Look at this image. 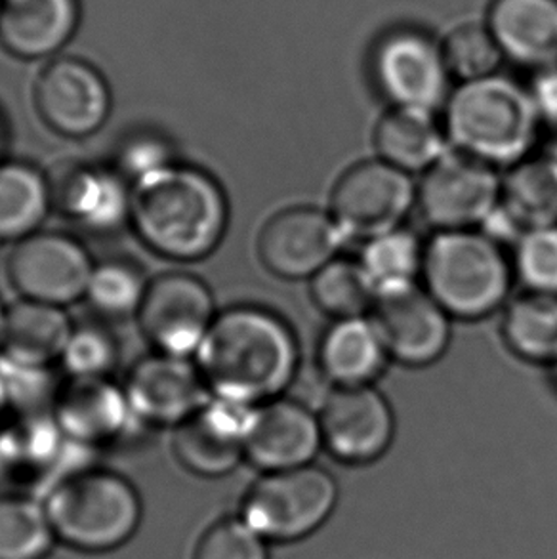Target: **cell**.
Wrapping results in <instances>:
<instances>
[{
	"mask_svg": "<svg viewBox=\"0 0 557 559\" xmlns=\"http://www.w3.org/2000/svg\"><path fill=\"white\" fill-rule=\"evenodd\" d=\"M441 50L449 73L462 83L497 75L500 61L505 58L489 27L475 23L452 31Z\"/></svg>",
	"mask_w": 557,
	"mask_h": 559,
	"instance_id": "obj_34",
	"label": "cell"
},
{
	"mask_svg": "<svg viewBox=\"0 0 557 559\" xmlns=\"http://www.w3.org/2000/svg\"><path fill=\"white\" fill-rule=\"evenodd\" d=\"M35 107L40 121L58 136L84 140L106 124L111 91L106 76L75 56L46 63L35 83Z\"/></svg>",
	"mask_w": 557,
	"mask_h": 559,
	"instance_id": "obj_11",
	"label": "cell"
},
{
	"mask_svg": "<svg viewBox=\"0 0 557 559\" xmlns=\"http://www.w3.org/2000/svg\"><path fill=\"white\" fill-rule=\"evenodd\" d=\"M512 258L479 229L436 231L426 242L422 287L452 319L489 318L510 302Z\"/></svg>",
	"mask_w": 557,
	"mask_h": 559,
	"instance_id": "obj_4",
	"label": "cell"
},
{
	"mask_svg": "<svg viewBox=\"0 0 557 559\" xmlns=\"http://www.w3.org/2000/svg\"><path fill=\"white\" fill-rule=\"evenodd\" d=\"M500 204L523 231L557 226V160L529 155L502 176Z\"/></svg>",
	"mask_w": 557,
	"mask_h": 559,
	"instance_id": "obj_27",
	"label": "cell"
},
{
	"mask_svg": "<svg viewBox=\"0 0 557 559\" xmlns=\"http://www.w3.org/2000/svg\"><path fill=\"white\" fill-rule=\"evenodd\" d=\"M332 214L300 204L278 211L258 235V258L268 272L281 280H311L340 257L346 242Z\"/></svg>",
	"mask_w": 557,
	"mask_h": 559,
	"instance_id": "obj_12",
	"label": "cell"
},
{
	"mask_svg": "<svg viewBox=\"0 0 557 559\" xmlns=\"http://www.w3.org/2000/svg\"><path fill=\"white\" fill-rule=\"evenodd\" d=\"M339 484L316 464L270 472L242 499L241 518L272 543H298L321 530L339 504Z\"/></svg>",
	"mask_w": 557,
	"mask_h": 559,
	"instance_id": "obj_6",
	"label": "cell"
},
{
	"mask_svg": "<svg viewBox=\"0 0 557 559\" xmlns=\"http://www.w3.org/2000/svg\"><path fill=\"white\" fill-rule=\"evenodd\" d=\"M254 408L209 397L174 428L173 449L183 468L201 477H224L247 461Z\"/></svg>",
	"mask_w": 557,
	"mask_h": 559,
	"instance_id": "obj_15",
	"label": "cell"
},
{
	"mask_svg": "<svg viewBox=\"0 0 557 559\" xmlns=\"http://www.w3.org/2000/svg\"><path fill=\"white\" fill-rule=\"evenodd\" d=\"M323 447L347 466L382 459L395 438V415L375 385L336 388L319 413Z\"/></svg>",
	"mask_w": 557,
	"mask_h": 559,
	"instance_id": "obj_13",
	"label": "cell"
},
{
	"mask_svg": "<svg viewBox=\"0 0 557 559\" xmlns=\"http://www.w3.org/2000/svg\"><path fill=\"white\" fill-rule=\"evenodd\" d=\"M52 415L63 436L84 449L111 445L143 426L125 388L109 378H68L56 395Z\"/></svg>",
	"mask_w": 557,
	"mask_h": 559,
	"instance_id": "obj_18",
	"label": "cell"
},
{
	"mask_svg": "<svg viewBox=\"0 0 557 559\" xmlns=\"http://www.w3.org/2000/svg\"><path fill=\"white\" fill-rule=\"evenodd\" d=\"M8 420H10V408H8L7 395L0 385V431L7 428Z\"/></svg>",
	"mask_w": 557,
	"mask_h": 559,
	"instance_id": "obj_40",
	"label": "cell"
},
{
	"mask_svg": "<svg viewBox=\"0 0 557 559\" xmlns=\"http://www.w3.org/2000/svg\"><path fill=\"white\" fill-rule=\"evenodd\" d=\"M81 20L79 0H2L0 45L22 60L60 52Z\"/></svg>",
	"mask_w": 557,
	"mask_h": 559,
	"instance_id": "obj_21",
	"label": "cell"
},
{
	"mask_svg": "<svg viewBox=\"0 0 557 559\" xmlns=\"http://www.w3.org/2000/svg\"><path fill=\"white\" fill-rule=\"evenodd\" d=\"M56 543L45 502L25 492L0 495V559H46Z\"/></svg>",
	"mask_w": 557,
	"mask_h": 559,
	"instance_id": "obj_30",
	"label": "cell"
},
{
	"mask_svg": "<svg viewBox=\"0 0 557 559\" xmlns=\"http://www.w3.org/2000/svg\"><path fill=\"white\" fill-rule=\"evenodd\" d=\"M45 508L58 543L88 554L127 545L143 515L137 487L104 468H79L58 477L46 495Z\"/></svg>",
	"mask_w": 557,
	"mask_h": 559,
	"instance_id": "obj_5",
	"label": "cell"
},
{
	"mask_svg": "<svg viewBox=\"0 0 557 559\" xmlns=\"http://www.w3.org/2000/svg\"><path fill=\"white\" fill-rule=\"evenodd\" d=\"M52 209L91 235H114L130 226L132 183L115 167L66 163L48 176Z\"/></svg>",
	"mask_w": 557,
	"mask_h": 559,
	"instance_id": "obj_16",
	"label": "cell"
},
{
	"mask_svg": "<svg viewBox=\"0 0 557 559\" xmlns=\"http://www.w3.org/2000/svg\"><path fill=\"white\" fill-rule=\"evenodd\" d=\"M73 329L66 308L22 298L8 308L7 338L0 354L52 367L54 361H60Z\"/></svg>",
	"mask_w": 557,
	"mask_h": 559,
	"instance_id": "obj_25",
	"label": "cell"
},
{
	"mask_svg": "<svg viewBox=\"0 0 557 559\" xmlns=\"http://www.w3.org/2000/svg\"><path fill=\"white\" fill-rule=\"evenodd\" d=\"M510 258L513 275L525 290L557 296V226L528 229Z\"/></svg>",
	"mask_w": 557,
	"mask_h": 559,
	"instance_id": "obj_35",
	"label": "cell"
},
{
	"mask_svg": "<svg viewBox=\"0 0 557 559\" xmlns=\"http://www.w3.org/2000/svg\"><path fill=\"white\" fill-rule=\"evenodd\" d=\"M498 168L451 152L422 175L416 204L436 231L479 229L497 209L502 193Z\"/></svg>",
	"mask_w": 557,
	"mask_h": 559,
	"instance_id": "obj_8",
	"label": "cell"
},
{
	"mask_svg": "<svg viewBox=\"0 0 557 559\" xmlns=\"http://www.w3.org/2000/svg\"><path fill=\"white\" fill-rule=\"evenodd\" d=\"M176 163L174 145L158 130L140 129L122 138L117 145L114 167L130 183L138 182L143 176L168 167Z\"/></svg>",
	"mask_w": 557,
	"mask_h": 559,
	"instance_id": "obj_38",
	"label": "cell"
},
{
	"mask_svg": "<svg viewBox=\"0 0 557 559\" xmlns=\"http://www.w3.org/2000/svg\"><path fill=\"white\" fill-rule=\"evenodd\" d=\"M390 359L372 316L334 319L317 349L319 369L336 388L375 384Z\"/></svg>",
	"mask_w": 557,
	"mask_h": 559,
	"instance_id": "obj_22",
	"label": "cell"
},
{
	"mask_svg": "<svg viewBox=\"0 0 557 559\" xmlns=\"http://www.w3.org/2000/svg\"><path fill=\"white\" fill-rule=\"evenodd\" d=\"M2 247H4V241H0V260H2V252H4V249H2Z\"/></svg>",
	"mask_w": 557,
	"mask_h": 559,
	"instance_id": "obj_44",
	"label": "cell"
},
{
	"mask_svg": "<svg viewBox=\"0 0 557 559\" xmlns=\"http://www.w3.org/2000/svg\"><path fill=\"white\" fill-rule=\"evenodd\" d=\"M502 336L512 354L531 364L557 365V296L529 293L506 304Z\"/></svg>",
	"mask_w": 557,
	"mask_h": 559,
	"instance_id": "obj_29",
	"label": "cell"
},
{
	"mask_svg": "<svg viewBox=\"0 0 557 559\" xmlns=\"http://www.w3.org/2000/svg\"><path fill=\"white\" fill-rule=\"evenodd\" d=\"M554 372H556V380H557V365L554 367Z\"/></svg>",
	"mask_w": 557,
	"mask_h": 559,
	"instance_id": "obj_45",
	"label": "cell"
},
{
	"mask_svg": "<svg viewBox=\"0 0 557 559\" xmlns=\"http://www.w3.org/2000/svg\"><path fill=\"white\" fill-rule=\"evenodd\" d=\"M7 150V124L0 117V160H2V153Z\"/></svg>",
	"mask_w": 557,
	"mask_h": 559,
	"instance_id": "obj_42",
	"label": "cell"
},
{
	"mask_svg": "<svg viewBox=\"0 0 557 559\" xmlns=\"http://www.w3.org/2000/svg\"><path fill=\"white\" fill-rule=\"evenodd\" d=\"M424 250L426 245L407 227H398L363 242L357 260L377 300L420 287Z\"/></svg>",
	"mask_w": 557,
	"mask_h": 559,
	"instance_id": "obj_28",
	"label": "cell"
},
{
	"mask_svg": "<svg viewBox=\"0 0 557 559\" xmlns=\"http://www.w3.org/2000/svg\"><path fill=\"white\" fill-rule=\"evenodd\" d=\"M7 319L8 308H4V304L0 302V352L4 348V338H7Z\"/></svg>",
	"mask_w": 557,
	"mask_h": 559,
	"instance_id": "obj_41",
	"label": "cell"
},
{
	"mask_svg": "<svg viewBox=\"0 0 557 559\" xmlns=\"http://www.w3.org/2000/svg\"><path fill=\"white\" fill-rule=\"evenodd\" d=\"M0 8H2V0H0Z\"/></svg>",
	"mask_w": 557,
	"mask_h": 559,
	"instance_id": "obj_46",
	"label": "cell"
},
{
	"mask_svg": "<svg viewBox=\"0 0 557 559\" xmlns=\"http://www.w3.org/2000/svg\"><path fill=\"white\" fill-rule=\"evenodd\" d=\"M311 300L332 319L369 316L377 296L359 260L334 258L311 277Z\"/></svg>",
	"mask_w": 557,
	"mask_h": 559,
	"instance_id": "obj_31",
	"label": "cell"
},
{
	"mask_svg": "<svg viewBox=\"0 0 557 559\" xmlns=\"http://www.w3.org/2000/svg\"><path fill=\"white\" fill-rule=\"evenodd\" d=\"M449 79L443 50L416 31L388 35L375 52V81L392 107L436 111L451 96Z\"/></svg>",
	"mask_w": 557,
	"mask_h": 559,
	"instance_id": "obj_14",
	"label": "cell"
},
{
	"mask_svg": "<svg viewBox=\"0 0 557 559\" xmlns=\"http://www.w3.org/2000/svg\"><path fill=\"white\" fill-rule=\"evenodd\" d=\"M50 211L48 176L23 160H0V241L37 234Z\"/></svg>",
	"mask_w": 557,
	"mask_h": 559,
	"instance_id": "obj_26",
	"label": "cell"
},
{
	"mask_svg": "<svg viewBox=\"0 0 557 559\" xmlns=\"http://www.w3.org/2000/svg\"><path fill=\"white\" fill-rule=\"evenodd\" d=\"M489 29L500 50L520 66H557V0H495Z\"/></svg>",
	"mask_w": 557,
	"mask_h": 559,
	"instance_id": "obj_23",
	"label": "cell"
},
{
	"mask_svg": "<svg viewBox=\"0 0 557 559\" xmlns=\"http://www.w3.org/2000/svg\"><path fill=\"white\" fill-rule=\"evenodd\" d=\"M193 559H270V543L241 515L227 518L206 530Z\"/></svg>",
	"mask_w": 557,
	"mask_h": 559,
	"instance_id": "obj_37",
	"label": "cell"
},
{
	"mask_svg": "<svg viewBox=\"0 0 557 559\" xmlns=\"http://www.w3.org/2000/svg\"><path fill=\"white\" fill-rule=\"evenodd\" d=\"M193 361L212 397L258 407L293 384L300 344L285 319L245 304L220 311Z\"/></svg>",
	"mask_w": 557,
	"mask_h": 559,
	"instance_id": "obj_1",
	"label": "cell"
},
{
	"mask_svg": "<svg viewBox=\"0 0 557 559\" xmlns=\"http://www.w3.org/2000/svg\"><path fill=\"white\" fill-rule=\"evenodd\" d=\"M321 449L319 415L300 401L277 397L254 408L247 461L264 474L311 466Z\"/></svg>",
	"mask_w": 557,
	"mask_h": 559,
	"instance_id": "obj_20",
	"label": "cell"
},
{
	"mask_svg": "<svg viewBox=\"0 0 557 559\" xmlns=\"http://www.w3.org/2000/svg\"><path fill=\"white\" fill-rule=\"evenodd\" d=\"M372 319L390 357L407 367L436 364L451 344L452 318L422 285L378 298Z\"/></svg>",
	"mask_w": 557,
	"mask_h": 559,
	"instance_id": "obj_19",
	"label": "cell"
},
{
	"mask_svg": "<svg viewBox=\"0 0 557 559\" xmlns=\"http://www.w3.org/2000/svg\"><path fill=\"white\" fill-rule=\"evenodd\" d=\"M216 316L214 296L203 280L168 272L150 281L137 319L155 352L193 359Z\"/></svg>",
	"mask_w": 557,
	"mask_h": 559,
	"instance_id": "obj_9",
	"label": "cell"
},
{
	"mask_svg": "<svg viewBox=\"0 0 557 559\" xmlns=\"http://www.w3.org/2000/svg\"><path fill=\"white\" fill-rule=\"evenodd\" d=\"M548 155H552L554 159L557 160V132H556V140H554V144H552L550 152H548Z\"/></svg>",
	"mask_w": 557,
	"mask_h": 559,
	"instance_id": "obj_43",
	"label": "cell"
},
{
	"mask_svg": "<svg viewBox=\"0 0 557 559\" xmlns=\"http://www.w3.org/2000/svg\"><path fill=\"white\" fill-rule=\"evenodd\" d=\"M94 262L71 235L40 231L14 245L8 280L23 300L68 308L86 295Z\"/></svg>",
	"mask_w": 557,
	"mask_h": 559,
	"instance_id": "obj_10",
	"label": "cell"
},
{
	"mask_svg": "<svg viewBox=\"0 0 557 559\" xmlns=\"http://www.w3.org/2000/svg\"><path fill=\"white\" fill-rule=\"evenodd\" d=\"M378 159L407 175H424L451 152V142L436 111L392 107L375 129Z\"/></svg>",
	"mask_w": 557,
	"mask_h": 559,
	"instance_id": "obj_24",
	"label": "cell"
},
{
	"mask_svg": "<svg viewBox=\"0 0 557 559\" xmlns=\"http://www.w3.org/2000/svg\"><path fill=\"white\" fill-rule=\"evenodd\" d=\"M122 388L143 426L176 428L211 397L193 359L158 352L132 365Z\"/></svg>",
	"mask_w": 557,
	"mask_h": 559,
	"instance_id": "obj_17",
	"label": "cell"
},
{
	"mask_svg": "<svg viewBox=\"0 0 557 559\" xmlns=\"http://www.w3.org/2000/svg\"><path fill=\"white\" fill-rule=\"evenodd\" d=\"M227 224L226 191L203 168L173 163L132 183L130 227L158 257L176 262L211 257Z\"/></svg>",
	"mask_w": 557,
	"mask_h": 559,
	"instance_id": "obj_2",
	"label": "cell"
},
{
	"mask_svg": "<svg viewBox=\"0 0 557 559\" xmlns=\"http://www.w3.org/2000/svg\"><path fill=\"white\" fill-rule=\"evenodd\" d=\"M68 378H109L119 364V344L107 326H75L60 357Z\"/></svg>",
	"mask_w": 557,
	"mask_h": 559,
	"instance_id": "obj_36",
	"label": "cell"
},
{
	"mask_svg": "<svg viewBox=\"0 0 557 559\" xmlns=\"http://www.w3.org/2000/svg\"><path fill=\"white\" fill-rule=\"evenodd\" d=\"M415 204L411 175L377 157L355 163L340 175L329 212L347 241L365 242L403 227Z\"/></svg>",
	"mask_w": 557,
	"mask_h": 559,
	"instance_id": "obj_7",
	"label": "cell"
},
{
	"mask_svg": "<svg viewBox=\"0 0 557 559\" xmlns=\"http://www.w3.org/2000/svg\"><path fill=\"white\" fill-rule=\"evenodd\" d=\"M541 124L557 132V66L541 69L529 88Z\"/></svg>",
	"mask_w": 557,
	"mask_h": 559,
	"instance_id": "obj_39",
	"label": "cell"
},
{
	"mask_svg": "<svg viewBox=\"0 0 557 559\" xmlns=\"http://www.w3.org/2000/svg\"><path fill=\"white\" fill-rule=\"evenodd\" d=\"M445 106L452 150L495 168L529 157L543 127L528 88L506 76L462 83Z\"/></svg>",
	"mask_w": 557,
	"mask_h": 559,
	"instance_id": "obj_3",
	"label": "cell"
},
{
	"mask_svg": "<svg viewBox=\"0 0 557 559\" xmlns=\"http://www.w3.org/2000/svg\"><path fill=\"white\" fill-rule=\"evenodd\" d=\"M147 285L134 262L111 258L94 264L84 298L102 318H137Z\"/></svg>",
	"mask_w": 557,
	"mask_h": 559,
	"instance_id": "obj_32",
	"label": "cell"
},
{
	"mask_svg": "<svg viewBox=\"0 0 557 559\" xmlns=\"http://www.w3.org/2000/svg\"><path fill=\"white\" fill-rule=\"evenodd\" d=\"M0 385L10 416H22L52 411L61 382L50 365L25 364L0 354Z\"/></svg>",
	"mask_w": 557,
	"mask_h": 559,
	"instance_id": "obj_33",
	"label": "cell"
}]
</instances>
